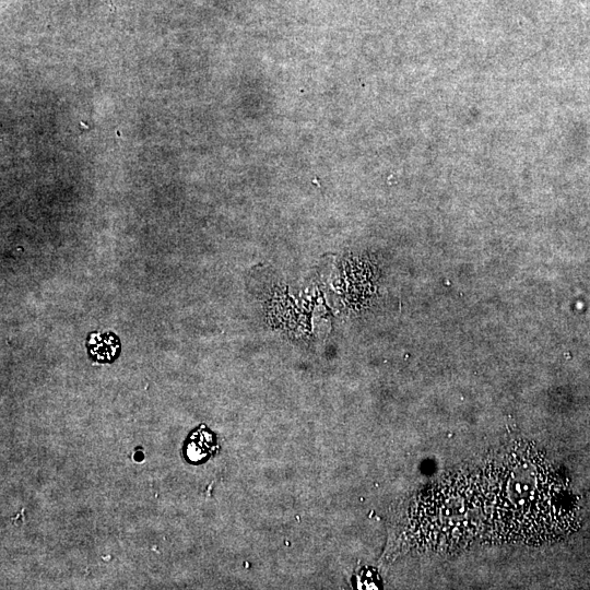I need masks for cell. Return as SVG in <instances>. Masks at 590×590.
I'll return each mask as SVG.
<instances>
[{
  "mask_svg": "<svg viewBox=\"0 0 590 590\" xmlns=\"http://www.w3.org/2000/svg\"><path fill=\"white\" fill-rule=\"evenodd\" d=\"M214 450V438L206 429L194 430L186 442V455L191 461H202Z\"/></svg>",
  "mask_w": 590,
  "mask_h": 590,
  "instance_id": "obj_1",
  "label": "cell"
}]
</instances>
